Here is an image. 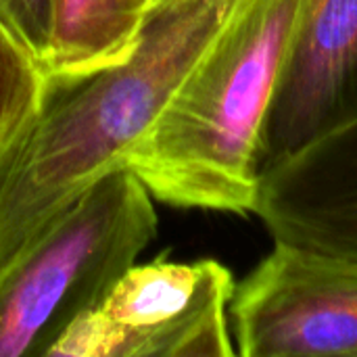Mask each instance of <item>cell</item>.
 I'll list each match as a JSON object with an SVG mask.
<instances>
[{
	"mask_svg": "<svg viewBox=\"0 0 357 357\" xmlns=\"http://www.w3.org/2000/svg\"><path fill=\"white\" fill-rule=\"evenodd\" d=\"M234 278L215 259L132 266L48 357H232Z\"/></svg>",
	"mask_w": 357,
	"mask_h": 357,
	"instance_id": "4",
	"label": "cell"
},
{
	"mask_svg": "<svg viewBox=\"0 0 357 357\" xmlns=\"http://www.w3.org/2000/svg\"><path fill=\"white\" fill-rule=\"evenodd\" d=\"M303 0H245L215 36L128 167L174 207L249 215L261 126Z\"/></svg>",
	"mask_w": 357,
	"mask_h": 357,
	"instance_id": "2",
	"label": "cell"
},
{
	"mask_svg": "<svg viewBox=\"0 0 357 357\" xmlns=\"http://www.w3.org/2000/svg\"><path fill=\"white\" fill-rule=\"evenodd\" d=\"M151 2H155V0H151Z\"/></svg>",
	"mask_w": 357,
	"mask_h": 357,
	"instance_id": "11",
	"label": "cell"
},
{
	"mask_svg": "<svg viewBox=\"0 0 357 357\" xmlns=\"http://www.w3.org/2000/svg\"><path fill=\"white\" fill-rule=\"evenodd\" d=\"M253 215L274 243L357 259V121L266 172Z\"/></svg>",
	"mask_w": 357,
	"mask_h": 357,
	"instance_id": "7",
	"label": "cell"
},
{
	"mask_svg": "<svg viewBox=\"0 0 357 357\" xmlns=\"http://www.w3.org/2000/svg\"><path fill=\"white\" fill-rule=\"evenodd\" d=\"M228 310L236 356L357 357V259L274 243Z\"/></svg>",
	"mask_w": 357,
	"mask_h": 357,
	"instance_id": "5",
	"label": "cell"
},
{
	"mask_svg": "<svg viewBox=\"0 0 357 357\" xmlns=\"http://www.w3.org/2000/svg\"><path fill=\"white\" fill-rule=\"evenodd\" d=\"M155 234L153 195L128 165L92 182L0 274V357H48Z\"/></svg>",
	"mask_w": 357,
	"mask_h": 357,
	"instance_id": "3",
	"label": "cell"
},
{
	"mask_svg": "<svg viewBox=\"0 0 357 357\" xmlns=\"http://www.w3.org/2000/svg\"><path fill=\"white\" fill-rule=\"evenodd\" d=\"M44 88L40 63L0 19V151L36 113Z\"/></svg>",
	"mask_w": 357,
	"mask_h": 357,
	"instance_id": "9",
	"label": "cell"
},
{
	"mask_svg": "<svg viewBox=\"0 0 357 357\" xmlns=\"http://www.w3.org/2000/svg\"><path fill=\"white\" fill-rule=\"evenodd\" d=\"M245 0H155L123 61L46 82L0 151V274L92 182L126 167L190 69Z\"/></svg>",
	"mask_w": 357,
	"mask_h": 357,
	"instance_id": "1",
	"label": "cell"
},
{
	"mask_svg": "<svg viewBox=\"0 0 357 357\" xmlns=\"http://www.w3.org/2000/svg\"><path fill=\"white\" fill-rule=\"evenodd\" d=\"M52 15L54 0H0V19L33 54L40 67L48 52Z\"/></svg>",
	"mask_w": 357,
	"mask_h": 357,
	"instance_id": "10",
	"label": "cell"
},
{
	"mask_svg": "<svg viewBox=\"0 0 357 357\" xmlns=\"http://www.w3.org/2000/svg\"><path fill=\"white\" fill-rule=\"evenodd\" d=\"M151 0H54L46 82H65L123 61L136 44Z\"/></svg>",
	"mask_w": 357,
	"mask_h": 357,
	"instance_id": "8",
	"label": "cell"
},
{
	"mask_svg": "<svg viewBox=\"0 0 357 357\" xmlns=\"http://www.w3.org/2000/svg\"><path fill=\"white\" fill-rule=\"evenodd\" d=\"M356 121L357 0H303L259 134V178Z\"/></svg>",
	"mask_w": 357,
	"mask_h": 357,
	"instance_id": "6",
	"label": "cell"
}]
</instances>
